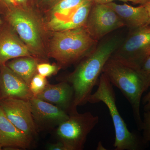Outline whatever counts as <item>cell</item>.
<instances>
[{
	"mask_svg": "<svg viewBox=\"0 0 150 150\" xmlns=\"http://www.w3.org/2000/svg\"><path fill=\"white\" fill-rule=\"evenodd\" d=\"M122 41L120 37L115 36L98 41L93 49L80 61L74 71L65 79L64 81L72 86L74 91V102L70 114L77 112L78 106L88 103L105 65Z\"/></svg>",
	"mask_w": 150,
	"mask_h": 150,
	"instance_id": "cell-1",
	"label": "cell"
},
{
	"mask_svg": "<svg viewBox=\"0 0 150 150\" xmlns=\"http://www.w3.org/2000/svg\"><path fill=\"white\" fill-rule=\"evenodd\" d=\"M102 73L129 101L138 129L141 131L143 123L141 101L143 94L149 88L150 74L111 57L105 65Z\"/></svg>",
	"mask_w": 150,
	"mask_h": 150,
	"instance_id": "cell-2",
	"label": "cell"
},
{
	"mask_svg": "<svg viewBox=\"0 0 150 150\" xmlns=\"http://www.w3.org/2000/svg\"><path fill=\"white\" fill-rule=\"evenodd\" d=\"M96 91L91 96L88 102H102L109 110L114 129L115 139L113 146L115 150H142L147 143L143 137L129 131L117 108L115 91L107 77L102 73L100 77Z\"/></svg>",
	"mask_w": 150,
	"mask_h": 150,
	"instance_id": "cell-3",
	"label": "cell"
},
{
	"mask_svg": "<svg viewBox=\"0 0 150 150\" xmlns=\"http://www.w3.org/2000/svg\"><path fill=\"white\" fill-rule=\"evenodd\" d=\"M98 43L84 26L55 31L50 41L48 54L61 66L67 67L81 60Z\"/></svg>",
	"mask_w": 150,
	"mask_h": 150,
	"instance_id": "cell-4",
	"label": "cell"
},
{
	"mask_svg": "<svg viewBox=\"0 0 150 150\" xmlns=\"http://www.w3.org/2000/svg\"><path fill=\"white\" fill-rule=\"evenodd\" d=\"M8 24L35 58H44L42 32L39 23L29 11L23 8L8 9L6 15Z\"/></svg>",
	"mask_w": 150,
	"mask_h": 150,
	"instance_id": "cell-5",
	"label": "cell"
},
{
	"mask_svg": "<svg viewBox=\"0 0 150 150\" xmlns=\"http://www.w3.org/2000/svg\"><path fill=\"white\" fill-rule=\"evenodd\" d=\"M69 115V118L58 126L57 137L70 150H83L88 134L98 123L99 118L90 112Z\"/></svg>",
	"mask_w": 150,
	"mask_h": 150,
	"instance_id": "cell-6",
	"label": "cell"
},
{
	"mask_svg": "<svg viewBox=\"0 0 150 150\" xmlns=\"http://www.w3.org/2000/svg\"><path fill=\"white\" fill-rule=\"evenodd\" d=\"M150 55V25L131 30L112 58L134 68L141 69Z\"/></svg>",
	"mask_w": 150,
	"mask_h": 150,
	"instance_id": "cell-7",
	"label": "cell"
},
{
	"mask_svg": "<svg viewBox=\"0 0 150 150\" xmlns=\"http://www.w3.org/2000/svg\"><path fill=\"white\" fill-rule=\"evenodd\" d=\"M84 26L94 40L98 42L108 34L125 25L107 4L94 3Z\"/></svg>",
	"mask_w": 150,
	"mask_h": 150,
	"instance_id": "cell-8",
	"label": "cell"
},
{
	"mask_svg": "<svg viewBox=\"0 0 150 150\" xmlns=\"http://www.w3.org/2000/svg\"><path fill=\"white\" fill-rule=\"evenodd\" d=\"M0 107L7 118L18 129L32 139L36 134L29 100L16 98L0 99Z\"/></svg>",
	"mask_w": 150,
	"mask_h": 150,
	"instance_id": "cell-9",
	"label": "cell"
},
{
	"mask_svg": "<svg viewBox=\"0 0 150 150\" xmlns=\"http://www.w3.org/2000/svg\"><path fill=\"white\" fill-rule=\"evenodd\" d=\"M24 56L34 57L9 25H0V67L11 59Z\"/></svg>",
	"mask_w": 150,
	"mask_h": 150,
	"instance_id": "cell-10",
	"label": "cell"
},
{
	"mask_svg": "<svg viewBox=\"0 0 150 150\" xmlns=\"http://www.w3.org/2000/svg\"><path fill=\"white\" fill-rule=\"evenodd\" d=\"M35 124L44 127L58 126L69 115L57 105L33 96L29 100Z\"/></svg>",
	"mask_w": 150,
	"mask_h": 150,
	"instance_id": "cell-11",
	"label": "cell"
},
{
	"mask_svg": "<svg viewBox=\"0 0 150 150\" xmlns=\"http://www.w3.org/2000/svg\"><path fill=\"white\" fill-rule=\"evenodd\" d=\"M33 96L29 86L6 65L0 67V99L29 100Z\"/></svg>",
	"mask_w": 150,
	"mask_h": 150,
	"instance_id": "cell-12",
	"label": "cell"
},
{
	"mask_svg": "<svg viewBox=\"0 0 150 150\" xmlns=\"http://www.w3.org/2000/svg\"><path fill=\"white\" fill-rule=\"evenodd\" d=\"M42 100L57 105L69 114L74 100L72 86L64 81L56 84H48L45 89L35 96Z\"/></svg>",
	"mask_w": 150,
	"mask_h": 150,
	"instance_id": "cell-13",
	"label": "cell"
},
{
	"mask_svg": "<svg viewBox=\"0 0 150 150\" xmlns=\"http://www.w3.org/2000/svg\"><path fill=\"white\" fill-rule=\"evenodd\" d=\"M31 140L9 120L0 107V145L25 149L30 146Z\"/></svg>",
	"mask_w": 150,
	"mask_h": 150,
	"instance_id": "cell-14",
	"label": "cell"
},
{
	"mask_svg": "<svg viewBox=\"0 0 150 150\" xmlns=\"http://www.w3.org/2000/svg\"><path fill=\"white\" fill-rule=\"evenodd\" d=\"M113 10L130 30L138 29L149 24V16L144 5L134 7L124 3L118 4L114 2L106 4Z\"/></svg>",
	"mask_w": 150,
	"mask_h": 150,
	"instance_id": "cell-15",
	"label": "cell"
},
{
	"mask_svg": "<svg viewBox=\"0 0 150 150\" xmlns=\"http://www.w3.org/2000/svg\"><path fill=\"white\" fill-rule=\"evenodd\" d=\"M93 4V1L84 3L65 18L50 19L48 23V27L55 32L76 29L83 26Z\"/></svg>",
	"mask_w": 150,
	"mask_h": 150,
	"instance_id": "cell-16",
	"label": "cell"
},
{
	"mask_svg": "<svg viewBox=\"0 0 150 150\" xmlns=\"http://www.w3.org/2000/svg\"><path fill=\"white\" fill-rule=\"evenodd\" d=\"M38 64L35 57L24 56L12 59L6 65L29 86L33 77L37 73Z\"/></svg>",
	"mask_w": 150,
	"mask_h": 150,
	"instance_id": "cell-17",
	"label": "cell"
},
{
	"mask_svg": "<svg viewBox=\"0 0 150 150\" xmlns=\"http://www.w3.org/2000/svg\"><path fill=\"white\" fill-rule=\"evenodd\" d=\"M93 0H57L51 10V19L67 17L80 6Z\"/></svg>",
	"mask_w": 150,
	"mask_h": 150,
	"instance_id": "cell-18",
	"label": "cell"
},
{
	"mask_svg": "<svg viewBox=\"0 0 150 150\" xmlns=\"http://www.w3.org/2000/svg\"><path fill=\"white\" fill-rule=\"evenodd\" d=\"M48 84L46 77L37 73L33 77L29 86L32 94L35 96L43 91Z\"/></svg>",
	"mask_w": 150,
	"mask_h": 150,
	"instance_id": "cell-19",
	"label": "cell"
},
{
	"mask_svg": "<svg viewBox=\"0 0 150 150\" xmlns=\"http://www.w3.org/2000/svg\"><path fill=\"white\" fill-rule=\"evenodd\" d=\"M59 69L58 66L48 63H38L37 65L38 74L46 78L56 74Z\"/></svg>",
	"mask_w": 150,
	"mask_h": 150,
	"instance_id": "cell-20",
	"label": "cell"
},
{
	"mask_svg": "<svg viewBox=\"0 0 150 150\" xmlns=\"http://www.w3.org/2000/svg\"><path fill=\"white\" fill-rule=\"evenodd\" d=\"M142 121V137L147 144H150V111H144Z\"/></svg>",
	"mask_w": 150,
	"mask_h": 150,
	"instance_id": "cell-21",
	"label": "cell"
},
{
	"mask_svg": "<svg viewBox=\"0 0 150 150\" xmlns=\"http://www.w3.org/2000/svg\"><path fill=\"white\" fill-rule=\"evenodd\" d=\"M47 149L49 150H70L69 148L61 142L56 144H49L47 146Z\"/></svg>",
	"mask_w": 150,
	"mask_h": 150,
	"instance_id": "cell-22",
	"label": "cell"
},
{
	"mask_svg": "<svg viewBox=\"0 0 150 150\" xmlns=\"http://www.w3.org/2000/svg\"><path fill=\"white\" fill-rule=\"evenodd\" d=\"M116 1H120L123 3L132 2L135 4H140L141 2V0H93L94 4H106Z\"/></svg>",
	"mask_w": 150,
	"mask_h": 150,
	"instance_id": "cell-23",
	"label": "cell"
},
{
	"mask_svg": "<svg viewBox=\"0 0 150 150\" xmlns=\"http://www.w3.org/2000/svg\"><path fill=\"white\" fill-rule=\"evenodd\" d=\"M149 88H150V83ZM142 103L144 105V111H150V90L149 91L143 98Z\"/></svg>",
	"mask_w": 150,
	"mask_h": 150,
	"instance_id": "cell-24",
	"label": "cell"
},
{
	"mask_svg": "<svg viewBox=\"0 0 150 150\" xmlns=\"http://www.w3.org/2000/svg\"><path fill=\"white\" fill-rule=\"evenodd\" d=\"M141 69L145 72L150 74V55L145 60Z\"/></svg>",
	"mask_w": 150,
	"mask_h": 150,
	"instance_id": "cell-25",
	"label": "cell"
},
{
	"mask_svg": "<svg viewBox=\"0 0 150 150\" xmlns=\"http://www.w3.org/2000/svg\"><path fill=\"white\" fill-rule=\"evenodd\" d=\"M0 1L6 6L8 9L18 6L15 0H0Z\"/></svg>",
	"mask_w": 150,
	"mask_h": 150,
	"instance_id": "cell-26",
	"label": "cell"
},
{
	"mask_svg": "<svg viewBox=\"0 0 150 150\" xmlns=\"http://www.w3.org/2000/svg\"><path fill=\"white\" fill-rule=\"evenodd\" d=\"M145 8L146 9L149 16V22L148 25H150V0L147 1L144 4H143Z\"/></svg>",
	"mask_w": 150,
	"mask_h": 150,
	"instance_id": "cell-27",
	"label": "cell"
},
{
	"mask_svg": "<svg viewBox=\"0 0 150 150\" xmlns=\"http://www.w3.org/2000/svg\"><path fill=\"white\" fill-rule=\"evenodd\" d=\"M18 6H25L30 0H15Z\"/></svg>",
	"mask_w": 150,
	"mask_h": 150,
	"instance_id": "cell-28",
	"label": "cell"
},
{
	"mask_svg": "<svg viewBox=\"0 0 150 150\" xmlns=\"http://www.w3.org/2000/svg\"><path fill=\"white\" fill-rule=\"evenodd\" d=\"M57 0H43L45 2L47 3H52L53 2L56 1Z\"/></svg>",
	"mask_w": 150,
	"mask_h": 150,
	"instance_id": "cell-29",
	"label": "cell"
},
{
	"mask_svg": "<svg viewBox=\"0 0 150 150\" xmlns=\"http://www.w3.org/2000/svg\"><path fill=\"white\" fill-rule=\"evenodd\" d=\"M2 147V146L0 145V150H1Z\"/></svg>",
	"mask_w": 150,
	"mask_h": 150,
	"instance_id": "cell-30",
	"label": "cell"
},
{
	"mask_svg": "<svg viewBox=\"0 0 150 150\" xmlns=\"http://www.w3.org/2000/svg\"><path fill=\"white\" fill-rule=\"evenodd\" d=\"M146 0H143V4H144L146 2Z\"/></svg>",
	"mask_w": 150,
	"mask_h": 150,
	"instance_id": "cell-31",
	"label": "cell"
},
{
	"mask_svg": "<svg viewBox=\"0 0 150 150\" xmlns=\"http://www.w3.org/2000/svg\"><path fill=\"white\" fill-rule=\"evenodd\" d=\"M1 23H2L1 21V20L0 19V25H1Z\"/></svg>",
	"mask_w": 150,
	"mask_h": 150,
	"instance_id": "cell-32",
	"label": "cell"
},
{
	"mask_svg": "<svg viewBox=\"0 0 150 150\" xmlns=\"http://www.w3.org/2000/svg\"><path fill=\"white\" fill-rule=\"evenodd\" d=\"M149 1V0H146V1Z\"/></svg>",
	"mask_w": 150,
	"mask_h": 150,
	"instance_id": "cell-33",
	"label": "cell"
}]
</instances>
